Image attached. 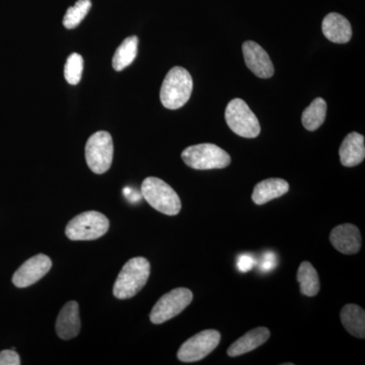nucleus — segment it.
<instances>
[{
	"label": "nucleus",
	"mask_w": 365,
	"mask_h": 365,
	"mask_svg": "<svg viewBox=\"0 0 365 365\" xmlns=\"http://www.w3.org/2000/svg\"><path fill=\"white\" fill-rule=\"evenodd\" d=\"M341 163L344 167H356L364 160V136L357 132H351L345 137L339 150Z\"/></svg>",
	"instance_id": "2eb2a0df"
},
{
	"label": "nucleus",
	"mask_w": 365,
	"mask_h": 365,
	"mask_svg": "<svg viewBox=\"0 0 365 365\" xmlns=\"http://www.w3.org/2000/svg\"><path fill=\"white\" fill-rule=\"evenodd\" d=\"M21 359L14 350H4L0 352V365H20Z\"/></svg>",
	"instance_id": "b1692460"
},
{
	"label": "nucleus",
	"mask_w": 365,
	"mask_h": 365,
	"mask_svg": "<svg viewBox=\"0 0 365 365\" xmlns=\"http://www.w3.org/2000/svg\"><path fill=\"white\" fill-rule=\"evenodd\" d=\"M192 300L193 294L188 288L180 287L173 289L172 292L163 295L151 309V323L160 325L170 321V319L181 314L191 304Z\"/></svg>",
	"instance_id": "6e6552de"
},
{
	"label": "nucleus",
	"mask_w": 365,
	"mask_h": 365,
	"mask_svg": "<svg viewBox=\"0 0 365 365\" xmlns=\"http://www.w3.org/2000/svg\"><path fill=\"white\" fill-rule=\"evenodd\" d=\"M225 121L230 130L245 138H256L261 132L258 118L242 98H234L225 109Z\"/></svg>",
	"instance_id": "423d86ee"
},
{
	"label": "nucleus",
	"mask_w": 365,
	"mask_h": 365,
	"mask_svg": "<svg viewBox=\"0 0 365 365\" xmlns=\"http://www.w3.org/2000/svg\"><path fill=\"white\" fill-rule=\"evenodd\" d=\"M297 280L300 285V292L306 297H316L319 292L318 272L309 262H302L297 272Z\"/></svg>",
	"instance_id": "412c9836"
},
{
	"label": "nucleus",
	"mask_w": 365,
	"mask_h": 365,
	"mask_svg": "<svg viewBox=\"0 0 365 365\" xmlns=\"http://www.w3.org/2000/svg\"><path fill=\"white\" fill-rule=\"evenodd\" d=\"M245 62L250 71L260 78H270L274 74V66L268 53L258 43L247 41L242 44Z\"/></svg>",
	"instance_id": "9b49d317"
},
{
	"label": "nucleus",
	"mask_w": 365,
	"mask_h": 365,
	"mask_svg": "<svg viewBox=\"0 0 365 365\" xmlns=\"http://www.w3.org/2000/svg\"><path fill=\"white\" fill-rule=\"evenodd\" d=\"M341 322L346 331L354 337L364 339L365 312L356 304H346L340 314Z\"/></svg>",
	"instance_id": "a211bd4d"
},
{
	"label": "nucleus",
	"mask_w": 365,
	"mask_h": 365,
	"mask_svg": "<svg viewBox=\"0 0 365 365\" xmlns=\"http://www.w3.org/2000/svg\"><path fill=\"white\" fill-rule=\"evenodd\" d=\"M83 71V58L78 53H72L66 60L64 76L69 85L76 86L81 81Z\"/></svg>",
	"instance_id": "5701e85b"
},
{
	"label": "nucleus",
	"mask_w": 365,
	"mask_h": 365,
	"mask_svg": "<svg viewBox=\"0 0 365 365\" xmlns=\"http://www.w3.org/2000/svg\"><path fill=\"white\" fill-rule=\"evenodd\" d=\"M327 115V103L322 98H314L302 113V122L304 128L314 131L324 124Z\"/></svg>",
	"instance_id": "aec40b11"
},
{
	"label": "nucleus",
	"mask_w": 365,
	"mask_h": 365,
	"mask_svg": "<svg viewBox=\"0 0 365 365\" xmlns=\"http://www.w3.org/2000/svg\"><path fill=\"white\" fill-rule=\"evenodd\" d=\"M330 242L340 253L354 255L361 248V235L359 227L351 223H344L333 228Z\"/></svg>",
	"instance_id": "f8f14e48"
},
{
	"label": "nucleus",
	"mask_w": 365,
	"mask_h": 365,
	"mask_svg": "<svg viewBox=\"0 0 365 365\" xmlns=\"http://www.w3.org/2000/svg\"><path fill=\"white\" fill-rule=\"evenodd\" d=\"M193 91V79L187 69L175 66L163 79L160 102L169 110H178L186 105Z\"/></svg>",
	"instance_id": "f03ea898"
},
{
	"label": "nucleus",
	"mask_w": 365,
	"mask_h": 365,
	"mask_svg": "<svg viewBox=\"0 0 365 365\" xmlns=\"http://www.w3.org/2000/svg\"><path fill=\"white\" fill-rule=\"evenodd\" d=\"M270 331L265 327L253 329L230 346L227 349L228 356L237 357L253 351L263 345L270 338Z\"/></svg>",
	"instance_id": "dca6fc26"
},
{
	"label": "nucleus",
	"mask_w": 365,
	"mask_h": 365,
	"mask_svg": "<svg viewBox=\"0 0 365 365\" xmlns=\"http://www.w3.org/2000/svg\"><path fill=\"white\" fill-rule=\"evenodd\" d=\"M288 191H289V184L285 180L272 178V179L264 180L255 186L252 199L257 205H263L273 199L279 198Z\"/></svg>",
	"instance_id": "f3484780"
},
{
	"label": "nucleus",
	"mask_w": 365,
	"mask_h": 365,
	"mask_svg": "<svg viewBox=\"0 0 365 365\" xmlns=\"http://www.w3.org/2000/svg\"><path fill=\"white\" fill-rule=\"evenodd\" d=\"M150 275V264L143 257H135L125 264L115 281L113 294L118 299L135 297L148 282Z\"/></svg>",
	"instance_id": "f257e3e1"
},
{
	"label": "nucleus",
	"mask_w": 365,
	"mask_h": 365,
	"mask_svg": "<svg viewBox=\"0 0 365 365\" xmlns=\"http://www.w3.org/2000/svg\"><path fill=\"white\" fill-rule=\"evenodd\" d=\"M255 263H256V261H255L253 257L250 256V255H242L237 260V268L241 272L246 273L254 267Z\"/></svg>",
	"instance_id": "393cba45"
},
{
	"label": "nucleus",
	"mask_w": 365,
	"mask_h": 365,
	"mask_svg": "<svg viewBox=\"0 0 365 365\" xmlns=\"http://www.w3.org/2000/svg\"><path fill=\"white\" fill-rule=\"evenodd\" d=\"M141 195L151 207L165 215H177L181 211V199L174 189L163 180L148 177L141 185Z\"/></svg>",
	"instance_id": "7ed1b4c3"
},
{
	"label": "nucleus",
	"mask_w": 365,
	"mask_h": 365,
	"mask_svg": "<svg viewBox=\"0 0 365 365\" xmlns=\"http://www.w3.org/2000/svg\"><path fill=\"white\" fill-rule=\"evenodd\" d=\"M114 155L111 134L98 131L88 138L86 145V160L91 172L102 175L109 170Z\"/></svg>",
	"instance_id": "0eeeda50"
},
{
	"label": "nucleus",
	"mask_w": 365,
	"mask_h": 365,
	"mask_svg": "<svg viewBox=\"0 0 365 365\" xmlns=\"http://www.w3.org/2000/svg\"><path fill=\"white\" fill-rule=\"evenodd\" d=\"M322 31L327 39L337 44H345L351 40V25L349 21L340 14H327L322 24Z\"/></svg>",
	"instance_id": "4468645a"
},
{
	"label": "nucleus",
	"mask_w": 365,
	"mask_h": 365,
	"mask_svg": "<svg viewBox=\"0 0 365 365\" xmlns=\"http://www.w3.org/2000/svg\"><path fill=\"white\" fill-rule=\"evenodd\" d=\"M52 261L44 254L36 255L26 260L13 276V283L19 288H25L35 284L49 272Z\"/></svg>",
	"instance_id": "9d476101"
},
{
	"label": "nucleus",
	"mask_w": 365,
	"mask_h": 365,
	"mask_svg": "<svg viewBox=\"0 0 365 365\" xmlns=\"http://www.w3.org/2000/svg\"><path fill=\"white\" fill-rule=\"evenodd\" d=\"M79 307L76 302H67L62 307L56 321V333L63 340H71L76 337L81 331Z\"/></svg>",
	"instance_id": "ddd939ff"
},
{
	"label": "nucleus",
	"mask_w": 365,
	"mask_h": 365,
	"mask_svg": "<svg viewBox=\"0 0 365 365\" xmlns=\"http://www.w3.org/2000/svg\"><path fill=\"white\" fill-rule=\"evenodd\" d=\"M91 9V0H78L73 6L67 9L63 19V25L66 29L76 28L86 18Z\"/></svg>",
	"instance_id": "4be33fe9"
},
{
	"label": "nucleus",
	"mask_w": 365,
	"mask_h": 365,
	"mask_svg": "<svg viewBox=\"0 0 365 365\" xmlns=\"http://www.w3.org/2000/svg\"><path fill=\"white\" fill-rule=\"evenodd\" d=\"M109 220L98 211H86L67 223L66 235L71 241H93L109 230Z\"/></svg>",
	"instance_id": "39448f33"
},
{
	"label": "nucleus",
	"mask_w": 365,
	"mask_h": 365,
	"mask_svg": "<svg viewBox=\"0 0 365 365\" xmlns=\"http://www.w3.org/2000/svg\"><path fill=\"white\" fill-rule=\"evenodd\" d=\"M220 339L222 335L216 330L196 334L181 346L178 351V359L182 362L200 361L217 347Z\"/></svg>",
	"instance_id": "1a4fd4ad"
},
{
	"label": "nucleus",
	"mask_w": 365,
	"mask_h": 365,
	"mask_svg": "<svg viewBox=\"0 0 365 365\" xmlns=\"http://www.w3.org/2000/svg\"><path fill=\"white\" fill-rule=\"evenodd\" d=\"M138 51V38L131 36L127 38L117 48L113 57V67L115 71H122L135 60Z\"/></svg>",
	"instance_id": "6ab92c4d"
},
{
	"label": "nucleus",
	"mask_w": 365,
	"mask_h": 365,
	"mask_svg": "<svg viewBox=\"0 0 365 365\" xmlns=\"http://www.w3.org/2000/svg\"><path fill=\"white\" fill-rule=\"evenodd\" d=\"M182 158L188 167L195 170L225 169L232 163L227 151L212 143L189 146L182 151Z\"/></svg>",
	"instance_id": "20e7f679"
},
{
	"label": "nucleus",
	"mask_w": 365,
	"mask_h": 365,
	"mask_svg": "<svg viewBox=\"0 0 365 365\" xmlns=\"http://www.w3.org/2000/svg\"><path fill=\"white\" fill-rule=\"evenodd\" d=\"M276 264H277V260H276L275 255L268 252V253L264 255L263 261L261 264L262 270L268 272V271H271L275 267Z\"/></svg>",
	"instance_id": "a878e982"
},
{
	"label": "nucleus",
	"mask_w": 365,
	"mask_h": 365,
	"mask_svg": "<svg viewBox=\"0 0 365 365\" xmlns=\"http://www.w3.org/2000/svg\"><path fill=\"white\" fill-rule=\"evenodd\" d=\"M123 193L129 200L132 201V202H137V201H139V199H140V195L137 194L136 192H134L133 190H131L130 188H125L123 190Z\"/></svg>",
	"instance_id": "bb28decb"
}]
</instances>
